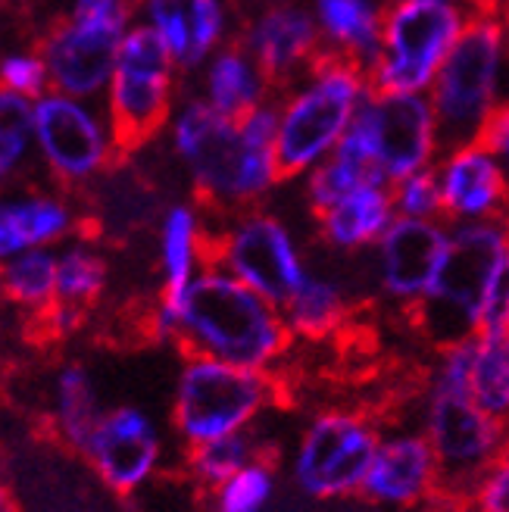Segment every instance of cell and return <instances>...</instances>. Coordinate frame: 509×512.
I'll use <instances>...</instances> for the list:
<instances>
[{"mask_svg":"<svg viewBox=\"0 0 509 512\" xmlns=\"http://www.w3.org/2000/svg\"><path fill=\"white\" fill-rule=\"evenodd\" d=\"M463 25V10L431 0H400L378 10L381 57L369 72V94H410L441 69Z\"/></svg>","mask_w":509,"mask_h":512,"instance_id":"obj_12","label":"cell"},{"mask_svg":"<svg viewBox=\"0 0 509 512\" xmlns=\"http://www.w3.org/2000/svg\"><path fill=\"white\" fill-rule=\"evenodd\" d=\"M438 484V459L419 422L381 425L378 450L360 497L381 509L410 512L435 503Z\"/></svg>","mask_w":509,"mask_h":512,"instance_id":"obj_15","label":"cell"},{"mask_svg":"<svg viewBox=\"0 0 509 512\" xmlns=\"http://www.w3.org/2000/svg\"><path fill=\"white\" fill-rule=\"evenodd\" d=\"M366 122L378 166L391 178V185L400 178L419 172L431 153H435V119L422 97L416 94H381L360 107Z\"/></svg>","mask_w":509,"mask_h":512,"instance_id":"obj_19","label":"cell"},{"mask_svg":"<svg viewBox=\"0 0 509 512\" xmlns=\"http://www.w3.org/2000/svg\"><path fill=\"white\" fill-rule=\"evenodd\" d=\"M135 22L160 38L185 79L238 29L232 0H135Z\"/></svg>","mask_w":509,"mask_h":512,"instance_id":"obj_17","label":"cell"},{"mask_svg":"<svg viewBox=\"0 0 509 512\" xmlns=\"http://www.w3.org/2000/svg\"><path fill=\"white\" fill-rule=\"evenodd\" d=\"M394 207L403 210V216L416 219H441V178L435 169H419L413 175L400 178L391 185Z\"/></svg>","mask_w":509,"mask_h":512,"instance_id":"obj_33","label":"cell"},{"mask_svg":"<svg viewBox=\"0 0 509 512\" xmlns=\"http://www.w3.org/2000/svg\"><path fill=\"white\" fill-rule=\"evenodd\" d=\"M113 281L107 250L79 232L57 247V306L88 316L104 300Z\"/></svg>","mask_w":509,"mask_h":512,"instance_id":"obj_25","label":"cell"},{"mask_svg":"<svg viewBox=\"0 0 509 512\" xmlns=\"http://www.w3.org/2000/svg\"><path fill=\"white\" fill-rule=\"evenodd\" d=\"M210 263V213L194 200H172L157 216V300L150 306L147 331L169 344L172 313L197 272Z\"/></svg>","mask_w":509,"mask_h":512,"instance_id":"obj_14","label":"cell"},{"mask_svg":"<svg viewBox=\"0 0 509 512\" xmlns=\"http://www.w3.org/2000/svg\"><path fill=\"white\" fill-rule=\"evenodd\" d=\"M509 207V178L491 153L469 144L447 157L441 172V222L456 219H491Z\"/></svg>","mask_w":509,"mask_h":512,"instance_id":"obj_21","label":"cell"},{"mask_svg":"<svg viewBox=\"0 0 509 512\" xmlns=\"http://www.w3.org/2000/svg\"><path fill=\"white\" fill-rule=\"evenodd\" d=\"M431 4H444V0H431Z\"/></svg>","mask_w":509,"mask_h":512,"instance_id":"obj_37","label":"cell"},{"mask_svg":"<svg viewBox=\"0 0 509 512\" xmlns=\"http://www.w3.org/2000/svg\"><path fill=\"white\" fill-rule=\"evenodd\" d=\"M0 512H16V503L10 497V488L4 481H0Z\"/></svg>","mask_w":509,"mask_h":512,"instance_id":"obj_36","label":"cell"},{"mask_svg":"<svg viewBox=\"0 0 509 512\" xmlns=\"http://www.w3.org/2000/svg\"><path fill=\"white\" fill-rule=\"evenodd\" d=\"M506 29H509V25H506Z\"/></svg>","mask_w":509,"mask_h":512,"instance_id":"obj_38","label":"cell"},{"mask_svg":"<svg viewBox=\"0 0 509 512\" xmlns=\"http://www.w3.org/2000/svg\"><path fill=\"white\" fill-rule=\"evenodd\" d=\"M278 497L275 456L257 459L207 491V512H269Z\"/></svg>","mask_w":509,"mask_h":512,"instance_id":"obj_31","label":"cell"},{"mask_svg":"<svg viewBox=\"0 0 509 512\" xmlns=\"http://www.w3.org/2000/svg\"><path fill=\"white\" fill-rule=\"evenodd\" d=\"M469 509H475V512H509V447L488 469V475L481 478Z\"/></svg>","mask_w":509,"mask_h":512,"instance_id":"obj_35","label":"cell"},{"mask_svg":"<svg viewBox=\"0 0 509 512\" xmlns=\"http://www.w3.org/2000/svg\"><path fill=\"white\" fill-rule=\"evenodd\" d=\"M394 213L388 185H369L313 219L316 241L335 253H360L381 241Z\"/></svg>","mask_w":509,"mask_h":512,"instance_id":"obj_24","label":"cell"},{"mask_svg":"<svg viewBox=\"0 0 509 512\" xmlns=\"http://www.w3.org/2000/svg\"><path fill=\"white\" fill-rule=\"evenodd\" d=\"M0 88L38 100L41 94L50 91V75H47V63L41 57L38 44L35 47H13L0 54Z\"/></svg>","mask_w":509,"mask_h":512,"instance_id":"obj_32","label":"cell"},{"mask_svg":"<svg viewBox=\"0 0 509 512\" xmlns=\"http://www.w3.org/2000/svg\"><path fill=\"white\" fill-rule=\"evenodd\" d=\"M32 150L44 182L69 194L97 188L125 160L100 100L47 91L32 104Z\"/></svg>","mask_w":509,"mask_h":512,"instance_id":"obj_5","label":"cell"},{"mask_svg":"<svg viewBox=\"0 0 509 512\" xmlns=\"http://www.w3.org/2000/svg\"><path fill=\"white\" fill-rule=\"evenodd\" d=\"M82 459L100 488L119 500H132L147 491L166 466L163 425L144 406H107L82 450Z\"/></svg>","mask_w":509,"mask_h":512,"instance_id":"obj_13","label":"cell"},{"mask_svg":"<svg viewBox=\"0 0 509 512\" xmlns=\"http://www.w3.org/2000/svg\"><path fill=\"white\" fill-rule=\"evenodd\" d=\"M381 438V422L363 406H325L297 431L288 475L307 500L332 503L363 494Z\"/></svg>","mask_w":509,"mask_h":512,"instance_id":"obj_7","label":"cell"},{"mask_svg":"<svg viewBox=\"0 0 509 512\" xmlns=\"http://www.w3.org/2000/svg\"><path fill=\"white\" fill-rule=\"evenodd\" d=\"M104 413L107 403L100 400V388L85 363L69 360L54 369L47 391V425L57 444L82 456Z\"/></svg>","mask_w":509,"mask_h":512,"instance_id":"obj_23","label":"cell"},{"mask_svg":"<svg viewBox=\"0 0 509 512\" xmlns=\"http://www.w3.org/2000/svg\"><path fill=\"white\" fill-rule=\"evenodd\" d=\"M32 104L35 100L0 88V191L19 185L22 175L35 169Z\"/></svg>","mask_w":509,"mask_h":512,"instance_id":"obj_29","label":"cell"},{"mask_svg":"<svg viewBox=\"0 0 509 512\" xmlns=\"http://www.w3.org/2000/svg\"><path fill=\"white\" fill-rule=\"evenodd\" d=\"M506 244L509 232L491 219L460 225L447 238V253L431 291L403 313L406 325L425 347L438 353L478 335L488 285Z\"/></svg>","mask_w":509,"mask_h":512,"instance_id":"obj_3","label":"cell"},{"mask_svg":"<svg viewBox=\"0 0 509 512\" xmlns=\"http://www.w3.org/2000/svg\"><path fill=\"white\" fill-rule=\"evenodd\" d=\"M185 94V75L169 57L160 38L132 25V32L119 44V54L110 72V82L100 94L122 147L135 153L157 141Z\"/></svg>","mask_w":509,"mask_h":512,"instance_id":"obj_9","label":"cell"},{"mask_svg":"<svg viewBox=\"0 0 509 512\" xmlns=\"http://www.w3.org/2000/svg\"><path fill=\"white\" fill-rule=\"evenodd\" d=\"M207 104L232 122L247 119L263 104H272V91L263 79V72L253 63L241 41L222 44L216 54L194 72V91Z\"/></svg>","mask_w":509,"mask_h":512,"instance_id":"obj_22","label":"cell"},{"mask_svg":"<svg viewBox=\"0 0 509 512\" xmlns=\"http://www.w3.org/2000/svg\"><path fill=\"white\" fill-rule=\"evenodd\" d=\"M419 428L438 459V500L450 509L472 506L475 488L509 447V428L488 416L469 391L438 388L422 378Z\"/></svg>","mask_w":509,"mask_h":512,"instance_id":"obj_6","label":"cell"},{"mask_svg":"<svg viewBox=\"0 0 509 512\" xmlns=\"http://www.w3.org/2000/svg\"><path fill=\"white\" fill-rule=\"evenodd\" d=\"M282 397L285 381L278 372L185 356L172 388L169 428L182 450L200 447L260 425Z\"/></svg>","mask_w":509,"mask_h":512,"instance_id":"obj_4","label":"cell"},{"mask_svg":"<svg viewBox=\"0 0 509 512\" xmlns=\"http://www.w3.org/2000/svg\"><path fill=\"white\" fill-rule=\"evenodd\" d=\"M75 194L50 182H19L0 191V266L25 250L60 247L82 232Z\"/></svg>","mask_w":509,"mask_h":512,"instance_id":"obj_18","label":"cell"},{"mask_svg":"<svg viewBox=\"0 0 509 512\" xmlns=\"http://www.w3.org/2000/svg\"><path fill=\"white\" fill-rule=\"evenodd\" d=\"M0 297L13 310L41 319L57 303V247L25 250L0 266Z\"/></svg>","mask_w":509,"mask_h":512,"instance_id":"obj_27","label":"cell"},{"mask_svg":"<svg viewBox=\"0 0 509 512\" xmlns=\"http://www.w3.org/2000/svg\"><path fill=\"white\" fill-rule=\"evenodd\" d=\"M447 253L444 228L431 219L403 216L381 235L375 256V294L385 297L394 313L403 316L431 291L441 260Z\"/></svg>","mask_w":509,"mask_h":512,"instance_id":"obj_16","label":"cell"},{"mask_svg":"<svg viewBox=\"0 0 509 512\" xmlns=\"http://www.w3.org/2000/svg\"><path fill=\"white\" fill-rule=\"evenodd\" d=\"M169 344L185 356H210L282 375L297 341L282 306L269 303L222 266L207 263L175 306Z\"/></svg>","mask_w":509,"mask_h":512,"instance_id":"obj_2","label":"cell"},{"mask_svg":"<svg viewBox=\"0 0 509 512\" xmlns=\"http://www.w3.org/2000/svg\"><path fill=\"white\" fill-rule=\"evenodd\" d=\"M369 303L372 300L356 297L338 272L310 266L307 278L300 281V288L282 306V316L291 328L294 341L328 344L338 341Z\"/></svg>","mask_w":509,"mask_h":512,"instance_id":"obj_20","label":"cell"},{"mask_svg":"<svg viewBox=\"0 0 509 512\" xmlns=\"http://www.w3.org/2000/svg\"><path fill=\"white\" fill-rule=\"evenodd\" d=\"M266 456H272V447L266 441V434L260 431V425H253L247 431L228 434V438L182 450V469L194 488L207 494L225 478H232L244 466L257 463V459H266Z\"/></svg>","mask_w":509,"mask_h":512,"instance_id":"obj_26","label":"cell"},{"mask_svg":"<svg viewBox=\"0 0 509 512\" xmlns=\"http://www.w3.org/2000/svg\"><path fill=\"white\" fill-rule=\"evenodd\" d=\"M503 19L466 16L435 82V153L453 157L475 141L481 119L494 107L497 66L503 54Z\"/></svg>","mask_w":509,"mask_h":512,"instance_id":"obj_10","label":"cell"},{"mask_svg":"<svg viewBox=\"0 0 509 512\" xmlns=\"http://www.w3.org/2000/svg\"><path fill=\"white\" fill-rule=\"evenodd\" d=\"M275 135V104L232 122L191 91L182 94L163 132L169 157L191 185V200L210 216H232L269 200L275 188Z\"/></svg>","mask_w":509,"mask_h":512,"instance_id":"obj_1","label":"cell"},{"mask_svg":"<svg viewBox=\"0 0 509 512\" xmlns=\"http://www.w3.org/2000/svg\"><path fill=\"white\" fill-rule=\"evenodd\" d=\"M210 263L275 306H285L307 278V256L291 225L266 203L232 216H210Z\"/></svg>","mask_w":509,"mask_h":512,"instance_id":"obj_11","label":"cell"},{"mask_svg":"<svg viewBox=\"0 0 509 512\" xmlns=\"http://www.w3.org/2000/svg\"><path fill=\"white\" fill-rule=\"evenodd\" d=\"M316 19L322 32L347 47H356L363 57L372 60V69L381 57L378 38V10L369 0H313Z\"/></svg>","mask_w":509,"mask_h":512,"instance_id":"obj_30","label":"cell"},{"mask_svg":"<svg viewBox=\"0 0 509 512\" xmlns=\"http://www.w3.org/2000/svg\"><path fill=\"white\" fill-rule=\"evenodd\" d=\"M481 331H494V335L509 331V244L488 285L485 310H481Z\"/></svg>","mask_w":509,"mask_h":512,"instance_id":"obj_34","label":"cell"},{"mask_svg":"<svg viewBox=\"0 0 509 512\" xmlns=\"http://www.w3.org/2000/svg\"><path fill=\"white\" fill-rule=\"evenodd\" d=\"M469 397L509 428V331H478L472 338Z\"/></svg>","mask_w":509,"mask_h":512,"instance_id":"obj_28","label":"cell"},{"mask_svg":"<svg viewBox=\"0 0 509 512\" xmlns=\"http://www.w3.org/2000/svg\"><path fill=\"white\" fill-rule=\"evenodd\" d=\"M135 25V0H66L38 38L50 91L100 100Z\"/></svg>","mask_w":509,"mask_h":512,"instance_id":"obj_8","label":"cell"}]
</instances>
